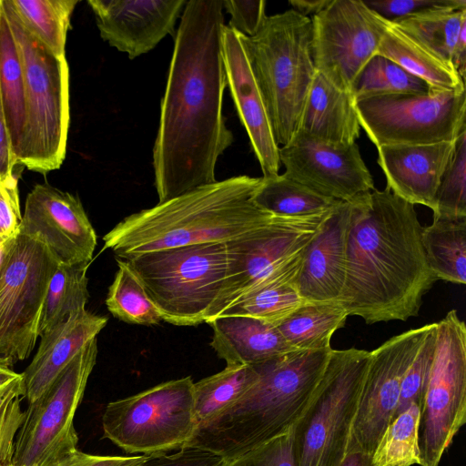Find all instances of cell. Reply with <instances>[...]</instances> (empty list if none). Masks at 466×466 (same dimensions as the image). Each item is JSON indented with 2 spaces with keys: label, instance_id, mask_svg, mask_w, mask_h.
Returning <instances> with one entry per match:
<instances>
[{
  "label": "cell",
  "instance_id": "11",
  "mask_svg": "<svg viewBox=\"0 0 466 466\" xmlns=\"http://www.w3.org/2000/svg\"><path fill=\"white\" fill-rule=\"evenodd\" d=\"M466 421V326L455 309L436 322L432 365L420 407V466H438Z\"/></svg>",
  "mask_w": 466,
  "mask_h": 466
},
{
  "label": "cell",
  "instance_id": "6",
  "mask_svg": "<svg viewBox=\"0 0 466 466\" xmlns=\"http://www.w3.org/2000/svg\"><path fill=\"white\" fill-rule=\"evenodd\" d=\"M3 10L21 60L25 85V131L17 164L46 174L61 167L69 127V68L29 34L6 0Z\"/></svg>",
  "mask_w": 466,
  "mask_h": 466
},
{
  "label": "cell",
  "instance_id": "39",
  "mask_svg": "<svg viewBox=\"0 0 466 466\" xmlns=\"http://www.w3.org/2000/svg\"><path fill=\"white\" fill-rule=\"evenodd\" d=\"M433 217H466V130L457 137L453 155L441 177Z\"/></svg>",
  "mask_w": 466,
  "mask_h": 466
},
{
  "label": "cell",
  "instance_id": "13",
  "mask_svg": "<svg viewBox=\"0 0 466 466\" xmlns=\"http://www.w3.org/2000/svg\"><path fill=\"white\" fill-rule=\"evenodd\" d=\"M355 106L360 127L376 147L455 140L466 130L465 87L374 96Z\"/></svg>",
  "mask_w": 466,
  "mask_h": 466
},
{
  "label": "cell",
  "instance_id": "52",
  "mask_svg": "<svg viewBox=\"0 0 466 466\" xmlns=\"http://www.w3.org/2000/svg\"><path fill=\"white\" fill-rule=\"evenodd\" d=\"M22 377V373L15 372L9 365L0 361V391Z\"/></svg>",
  "mask_w": 466,
  "mask_h": 466
},
{
  "label": "cell",
  "instance_id": "29",
  "mask_svg": "<svg viewBox=\"0 0 466 466\" xmlns=\"http://www.w3.org/2000/svg\"><path fill=\"white\" fill-rule=\"evenodd\" d=\"M421 243L438 279L466 283V217H433L431 225L422 228Z\"/></svg>",
  "mask_w": 466,
  "mask_h": 466
},
{
  "label": "cell",
  "instance_id": "45",
  "mask_svg": "<svg viewBox=\"0 0 466 466\" xmlns=\"http://www.w3.org/2000/svg\"><path fill=\"white\" fill-rule=\"evenodd\" d=\"M222 4L230 15L228 27L245 36L254 35L267 17L264 0H222Z\"/></svg>",
  "mask_w": 466,
  "mask_h": 466
},
{
  "label": "cell",
  "instance_id": "24",
  "mask_svg": "<svg viewBox=\"0 0 466 466\" xmlns=\"http://www.w3.org/2000/svg\"><path fill=\"white\" fill-rule=\"evenodd\" d=\"M355 103L352 92L338 88L316 71L298 130L333 147H350L360 130Z\"/></svg>",
  "mask_w": 466,
  "mask_h": 466
},
{
  "label": "cell",
  "instance_id": "38",
  "mask_svg": "<svg viewBox=\"0 0 466 466\" xmlns=\"http://www.w3.org/2000/svg\"><path fill=\"white\" fill-rule=\"evenodd\" d=\"M419 421L420 406L416 403L395 416L371 454L373 466L420 465Z\"/></svg>",
  "mask_w": 466,
  "mask_h": 466
},
{
  "label": "cell",
  "instance_id": "37",
  "mask_svg": "<svg viewBox=\"0 0 466 466\" xmlns=\"http://www.w3.org/2000/svg\"><path fill=\"white\" fill-rule=\"evenodd\" d=\"M430 86L390 59L373 56L358 76L354 86L355 100L390 95H426Z\"/></svg>",
  "mask_w": 466,
  "mask_h": 466
},
{
  "label": "cell",
  "instance_id": "18",
  "mask_svg": "<svg viewBox=\"0 0 466 466\" xmlns=\"http://www.w3.org/2000/svg\"><path fill=\"white\" fill-rule=\"evenodd\" d=\"M279 154L283 174L324 197L347 202L375 188L357 143L337 147L298 130Z\"/></svg>",
  "mask_w": 466,
  "mask_h": 466
},
{
  "label": "cell",
  "instance_id": "21",
  "mask_svg": "<svg viewBox=\"0 0 466 466\" xmlns=\"http://www.w3.org/2000/svg\"><path fill=\"white\" fill-rule=\"evenodd\" d=\"M456 139L377 147L386 188L412 205H423L434 211L436 192L453 155Z\"/></svg>",
  "mask_w": 466,
  "mask_h": 466
},
{
  "label": "cell",
  "instance_id": "12",
  "mask_svg": "<svg viewBox=\"0 0 466 466\" xmlns=\"http://www.w3.org/2000/svg\"><path fill=\"white\" fill-rule=\"evenodd\" d=\"M57 265L44 244L19 234L0 266V361L10 367L28 358L35 346Z\"/></svg>",
  "mask_w": 466,
  "mask_h": 466
},
{
  "label": "cell",
  "instance_id": "36",
  "mask_svg": "<svg viewBox=\"0 0 466 466\" xmlns=\"http://www.w3.org/2000/svg\"><path fill=\"white\" fill-rule=\"evenodd\" d=\"M116 263L117 270L106 298L108 311L126 323L159 324L163 320L161 314L127 261L116 258Z\"/></svg>",
  "mask_w": 466,
  "mask_h": 466
},
{
  "label": "cell",
  "instance_id": "2",
  "mask_svg": "<svg viewBox=\"0 0 466 466\" xmlns=\"http://www.w3.org/2000/svg\"><path fill=\"white\" fill-rule=\"evenodd\" d=\"M414 205L388 188L350 200L346 277L339 299L367 324L407 320L438 280L421 243Z\"/></svg>",
  "mask_w": 466,
  "mask_h": 466
},
{
  "label": "cell",
  "instance_id": "34",
  "mask_svg": "<svg viewBox=\"0 0 466 466\" xmlns=\"http://www.w3.org/2000/svg\"><path fill=\"white\" fill-rule=\"evenodd\" d=\"M255 365L226 366L221 371L194 382V410L202 424L238 400L258 380Z\"/></svg>",
  "mask_w": 466,
  "mask_h": 466
},
{
  "label": "cell",
  "instance_id": "1",
  "mask_svg": "<svg viewBox=\"0 0 466 466\" xmlns=\"http://www.w3.org/2000/svg\"><path fill=\"white\" fill-rule=\"evenodd\" d=\"M223 10L222 0H189L181 14L153 147L158 202L216 182L233 142L223 116Z\"/></svg>",
  "mask_w": 466,
  "mask_h": 466
},
{
  "label": "cell",
  "instance_id": "50",
  "mask_svg": "<svg viewBox=\"0 0 466 466\" xmlns=\"http://www.w3.org/2000/svg\"><path fill=\"white\" fill-rule=\"evenodd\" d=\"M329 2L330 0H290L289 4L292 10L309 17V15L313 16L319 14Z\"/></svg>",
  "mask_w": 466,
  "mask_h": 466
},
{
  "label": "cell",
  "instance_id": "42",
  "mask_svg": "<svg viewBox=\"0 0 466 466\" xmlns=\"http://www.w3.org/2000/svg\"><path fill=\"white\" fill-rule=\"evenodd\" d=\"M225 466H295L290 447V431L226 462Z\"/></svg>",
  "mask_w": 466,
  "mask_h": 466
},
{
  "label": "cell",
  "instance_id": "46",
  "mask_svg": "<svg viewBox=\"0 0 466 466\" xmlns=\"http://www.w3.org/2000/svg\"><path fill=\"white\" fill-rule=\"evenodd\" d=\"M220 456L198 449H180L174 453L147 455L137 466H225Z\"/></svg>",
  "mask_w": 466,
  "mask_h": 466
},
{
  "label": "cell",
  "instance_id": "7",
  "mask_svg": "<svg viewBox=\"0 0 466 466\" xmlns=\"http://www.w3.org/2000/svg\"><path fill=\"white\" fill-rule=\"evenodd\" d=\"M370 352L332 350L320 380L290 430L295 466H340L348 451Z\"/></svg>",
  "mask_w": 466,
  "mask_h": 466
},
{
  "label": "cell",
  "instance_id": "10",
  "mask_svg": "<svg viewBox=\"0 0 466 466\" xmlns=\"http://www.w3.org/2000/svg\"><path fill=\"white\" fill-rule=\"evenodd\" d=\"M96 357L95 338L39 398L28 403L15 440V466H55L77 450L74 418Z\"/></svg>",
  "mask_w": 466,
  "mask_h": 466
},
{
  "label": "cell",
  "instance_id": "32",
  "mask_svg": "<svg viewBox=\"0 0 466 466\" xmlns=\"http://www.w3.org/2000/svg\"><path fill=\"white\" fill-rule=\"evenodd\" d=\"M254 203L277 217H304L333 209L342 201L324 197L285 174L262 177Z\"/></svg>",
  "mask_w": 466,
  "mask_h": 466
},
{
  "label": "cell",
  "instance_id": "53",
  "mask_svg": "<svg viewBox=\"0 0 466 466\" xmlns=\"http://www.w3.org/2000/svg\"><path fill=\"white\" fill-rule=\"evenodd\" d=\"M15 238L5 243H0V266L2 265L9 248H11Z\"/></svg>",
  "mask_w": 466,
  "mask_h": 466
},
{
  "label": "cell",
  "instance_id": "30",
  "mask_svg": "<svg viewBox=\"0 0 466 466\" xmlns=\"http://www.w3.org/2000/svg\"><path fill=\"white\" fill-rule=\"evenodd\" d=\"M349 317L339 301L305 302L277 328L296 350L331 348L333 333L344 327Z\"/></svg>",
  "mask_w": 466,
  "mask_h": 466
},
{
  "label": "cell",
  "instance_id": "20",
  "mask_svg": "<svg viewBox=\"0 0 466 466\" xmlns=\"http://www.w3.org/2000/svg\"><path fill=\"white\" fill-rule=\"evenodd\" d=\"M223 58L228 86L239 119L245 127L263 177L278 175L280 167L277 144L266 106L252 74L241 34L225 25Z\"/></svg>",
  "mask_w": 466,
  "mask_h": 466
},
{
  "label": "cell",
  "instance_id": "19",
  "mask_svg": "<svg viewBox=\"0 0 466 466\" xmlns=\"http://www.w3.org/2000/svg\"><path fill=\"white\" fill-rule=\"evenodd\" d=\"M100 36L130 59L151 51L175 25L186 0H88Z\"/></svg>",
  "mask_w": 466,
  "mask_h": 466
},
{
  "label": "cell",
  "instance_id": "8",
  "mask_svg": "<svg viewBox=\"0 0 466 466\" xmlns=\"http://www.w3.org/2000/svg\"><path fill=\"white\" fill-rule=\"evenodd\" d=\"M126 260L164 321L176 326L206 323L226 277L225 243L153 250Z\"/></svg>",
  "mask_w": 466,
  "mask_h": 466
},
{
  "label": "cell",
  "instance_id": "5",
  "mask_svg": "<svg viewBox=\"0 0 466 466\" xmlns=\"http://www.w3.org/2000/svg\"><path fill=\"white\" fill-rule=\"evenodd\" d=\"M243 46L262 96L277 144L299 129L316 73L311 56V20L292 9L266 17Z\"/></svg>",
  "mask_w": 466,
  "mask_h": 466
},
{
  "label": "cell",
  "instance_id": "47",
  "mask_svg": "<svg viewBox=\"0 0 466 466\" xmlns=\"http://www.w3.org/2000/svg\"><path fill=\"white\" fill-rule=\"evenodd\" d=\"M147 455L99 456L82 452L78 450L71 452L55 466H137L146 460Z\"/></svg>",
  "mask_w": 466,
  "mask_h": 466
},
{
  "label": "cell",
  "instance_id": "43",
  "mask_svg": "<svg viewBox=\"0 0 466 466\" xmlns=\"http://www.w3.org/2000/svg\"><path fill=\"white\" fill-rule=\"evenodd\" d=\"M18 174L0 181V243L15 238L20 234L22 214L18 194Z\"/></svg>",
  "mask_w": 466,
  "mask_h": 466
},
{
  "label": "cell",
  "instance_id": "9",
  "mask_svg": "<svg viewBox=\"0 0 466 466\" xmlns=\"http://www.w3.org/2000/svg\"><path fill=\"white\" fill-rule=\"evenodd\" d=\"M193 386L187 376L109 402L102 417L104 437L127 453L182 449L198 426Z\"/></svg>",
  "mask_w": 466,
  "mask_h": 466
},
{
  "label": "cell",
  "instance_id": "25",
  "mask_svg": "<svg viewBox=\"0 0 466 466\" xmlns=\"http://www.w3.org/2000/svg\"><path fill=\"white\" fill-rule=\"evenodd\" d=\"M212 330L210 345L227 366L256 365L292 348L277 326L247 316H219L207 321Z\"/></svg>",
  "mask_w": 466,
  "mask_h": 466
},
{
  "label": "cell",
  "instance_id": "35",
  "mask_svg": "<svg viewBox=\"0 0 466 466\" xmlns=\"http://www.w3.org/2000/svg\"><path fill=\"white\" fill-rule=\"evenodd\" d=\"M89 264L57 265L53 273L41 315L39 337L86 309L89 298L86 270Z\"/></svg>",
  "mask_w": 466,
  "mask_h": 466
},
{
  "label": "cell",
  "instance_id": "40",
  "mask_svg": "<svg viewBox=\"0 0 466 466\" xmlns=\"http://www.w3.org/2000/svg\"><path fill=\"white\" fill-rule=\"evenodd\" d=\"M435 340L436 323H432L404 374L399 404L394 417L405 410L411 403H416L420 407L432 365Z\"/></svg>",
  "mask_w": 466,
  "mask_h": 466
},
{
  "label": "cell",
  "instance_id": "17",
  "mask_svg": "<svg viewBox=\"0 0 466 466\" xmlns=\"http://www.w3.org/2000/svg\"><path fill=\"white\" fill-rule=\"evenodd\" d=\"M20 234L41 242L66 265L90 264L97 242L79 198L48 184L27 194Z\"/></svg>",
  "mask_w": 466,
  "mask_h": 466
},
{
  "label": "cell",
  "instance_id": "48",
  "mask_svg": "<svg viewBox=\"0 0 466 466\" xmlns=\"http://www.w3.org/2000/svg\"><path fill=\"white\" fill-rule=\"evenodd\" d=\"M16 165L15 158L11 150L0 96V181H4L12 177L15 173V167Z\"/></svg>",
  "mask_w": 466,
  "mask_h": 466
},
{
  "label": "cell",
  "instance_id": "14",
  "mask_svg": "<svg viewBox=\"0 0 466 466\" xmlns=\"http://www.w3.org/2000/svg\"><path fill=\"white\" fill-rule=\"evenodd\" d=\"M333 209L304 217L274 216L268 223L225 243L226 277L206 322L218 317L279 266L301 252Z\"/></svg>",
  "mask_w": 466,
  "mask_h": 466
},
{
  "label": "cell",
  "instance_id": "27",
  "mask_svg": "<svg viewBox=\"0 0 466 466\" xmlns=\"http://www.w3.org/2000/svg\"><path fill=\"white\" fill-rule=\"evenodd\" d=\"M0 96L16 164L25 131L24 74L15 42L0 0Z\"/></svg>",
  "mask_w": 466,
  "mask_h": 466
},
{
  "label": "cell",
  "instance_id": "26",
  "mask_svg": "<svg viewBox=\"0 0 466 466\" xmlns=\"http://www.w3.org/2000/svg\"><path fill=\"white\" fill-rule=\"evenodd\" d=\"M303 252L279 266L219 316H247L278 326L306 302L297 288Z\"/></svg>",
  "mask_w": 466,
  "mask_h": 466
},
{
  "label": "cell",
  "instance_id": "3",
  "mask_svg": "<svg viewBox=\"0 0 466 466\" xmlns=\"http://www.w3.org/2000/svg\"><path fill=\"white\" fill-rule=\"evenodd\" d=\"M261 177L240 175L131 214L103 237L118 258L204 243H227L274 218L253 201Z\"/></svg>",
  "mask_w": 466,
  "mask_h": 466
},
{
  "label": "cell",
  "instance_id": "49",
  "mask_svg": "<svg viewBox=\"0 0 466 466\" xmlns=\"http://www.w3.org/2000/svg\"><path fill=\"white\" fill-rule=\"evenodd\" d=\"M452 66L460 76L465 81L466 73V25L460 32L452 54Z\"/></svg>",
  "mask_w": 466,
  "mask_h": 466
},
{
  "label": "cell",
  "instance_id": "22",
  "mask_svg": "<svg viewBox=\"0 0 466 466\" xmlns=\"http://www.w3.org/2000/svg\"><path fill=\"white\" fill-rule=\"evenodd\" d=\"M350 201L341 202L304 248L297 288L306 302L339 301L346 277Z\"/></svg>",
  "mask_w": 466,
  "mask_h": 466
},
{
  "label": "cell",
  "instance_id": "28",
  "mask_svg": "<svg viewBox=\"0 0 466 466\" xmlns=\"http://www.w3.org/2000/svg\"><path fill=\"white\" fill-rule=\"evenodd\" d=\"M377 55L390 59L420 78L431 89L451 91L465 87V81L453 67L438 59L391 22L380 43Z\"/></svg>",
  "mask_w": 466,
  "mask_h": 466
},
{
  "label": "cell",
  "instance_id": "44",
  "mask_svg": "<svg viewBox=\"0 0 466 466\" xmlns=\"http://www.w3.org/2000/svg\"><path fill=\"white\" fill-rule=\"evenodd\" d=\"M364 3L390 22L440 7L466 6L465 0H369Z\"/></svg>",
  "mask_w": 466,
  "mask_h": 466
},
{
  "label": "cell",
  "instance_id": "15",
  "mask_svg": "<svg viewBox=\"0 0 466 466\" xmlns=\"http://www.w3.org/2000/svg\"><path fill=\"white\" fill-rule=\"evenodd\" d=\"M310 20L316 71L338 88L352 92L360 71L377 54L390 22L362 0H330Z\"/></svg>",
  "mask_w": 466,
  "mask_h": 466
},
{
  "label": "cell",
  "instance_id": "31",
  "mask_svg": "<svg viewBox=\"0 0 466 466\" xmlns=\"http://www.w3.org/2000/svg\"><path fill=\"white\" fill-rule=\"evenodd\" d=\"M391 23L453 67L454 46L461 27L466 25V6L433 8Z\"/></svg>",
  "mask_w": 466,
  "mask_h": 466
},
{
  "label": "cell",
  "instance_id": "51",
  "mask_svg": "<svg viewBox=\"0 0 466 466\" xmlns=\"http://www.w3.org/2000/svg\"><path fill=\"white\" fill-rule=\"evenodd\" d=\"M340 466H373L371 454L356 448H348Z\"/></svg>",
  "mask_w": 466,
  "mask_h": 466
},
{
  "label": "cell",
  "instance_id": "23",
  "mask_svg": "<svg viewBox=\"0 0 466 466\" xmlns=\"http://www.w3.org/2000/svg\"><path fill=\"white\" fill-rule=\"evenodd\" d=\"M108 319L86 309L40 336L41 341L23 374L28 403L39 398L75 356L106 327Z\"/></svg>",
  "mask_w": 466,
  "mask_h": 466
},
{
  "label": "cell",
  "instance_id": "41",
  "mask_svg": "<svg viewBox=\"0 0 466 466\" xmlns=\"http://www.w3.org/2000/svg\"><path fill=\"white\" fill-rule=\"evenodd\" d=\"M25 397L23 377L0 391V463L12 462L15 436L24 418L21 402Z\"/></svg>",
  "mask_w": 466,
  "mask_h": 466
},
{
  "label": "cell",
  "instance_id": "54",
  "mask_svg": "<svg viewBox=\"0 0 466 466\" xmlns=\"http://www.w3.org/2000/svg\"><path fill=\"white\" fill-rule=\"evenodd\" d=\"M0 466H15L12 462L9 463H0Z\"/></svg>",
  "mask_w": 466,
  "mask_h": 466
},
{
  "label": "cell",
  "instance_id": "4",
  "mask_svg": "<svg viewBox=\"0 0 466 466\" xmlns=\"http://www.w3.org/2000/svg\"><path fill=\"white\" fill-rule=\"evenodd\" d=\"M331 351L297 350L256 364L257 382L198 425L182 449L210 451L228 462L289 432L308 406Z\"/></svg>",
  "mask_w": 466,
  "mask_h": 466
},
{
  "label": "cell",
  "instance_id": "33",
  "mask_svg": "<svg viewBox=\"0 0 466 466\" xmlns=\"http://www.w3.org/2000/svg\"><path fill=\"white\" fill-rule=\"evenodd\" d=\"M24 28L53 54L66 56L70 19L77 0H6Z\"/></svg>",
  "mask_w": 466,
  "mask_h": 466
},
{
  "label": "cell",
  "instance_id": "16",
  "mask_svg": "<svg viewBox=\"0 0 466 466\" xmlns=\"http://www.w3.org/2000/svg\"><path fill=\"white\" fill-rule=\"evenodd\" d=\"M431 324L396 335L370 351L348 448L373 453L396 412L404 374Z\"/></svg>",
  "mask_w": 466,
  "mask_h": 466
}]
</instances>
